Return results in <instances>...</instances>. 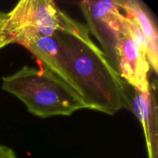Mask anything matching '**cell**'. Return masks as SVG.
<instances>
[{
	"instance_id": "obj_1",
	"label": "cell",
	"mask_w": 158,
	"mask_h": 158,
	"mask_svg": "<svg viewBox=\"0 0 158 158\" xmlns=\"http://www.w3.org/2000/svg\"><path fill=\"white\" fill-rule=\"evenodd\" d=\"M59 46L53 73L71 86L88 109L114 115L126 106V83L94 43L87 27L54 34Z\"/></svg>"
},
{
	"instance_id": "obj_2",
	"label": "cell",
	"mask_w": 158,
	"mask_h": 158,
	"mask_svg": "<svg viewBox=\"0 0 158 158\" xmlns=\"http://www.w3.org/2000/svg\"><path fill=\"white\" fill-rule=\"evenodd\" d=\"M2 89L19 100L40 118L68 117L88 109L83 98L60 77L40 64L23 66L2 78Z\"/></svg>"
},
{
	"instance_id": "obj_3",
	"label": "cell",
	"mask_w": 158,
	"mask_h": 158,
	"mask_svg": "<svg viewBox=\"0 0 158 158\" xmlns=\"http://www.w3.org/2000/svg\"><path fill=\"white\" fill-rule=\"evenodd\" d=\"M86 25L71 18L52 0H22L8 12L4 28L3 48L9 37L21 31H35L53 36L59 31L77 32Z\"/></svg>"
},
{
	"instance_id": "obj_4",
	"label": "cell",
	"mask_w": 158,
	"mask_h": 158,
	"mask_svg": "<svg viewBox=\"0 0 158 158\" xmlns=\"http://www.w3.org/2000/svg\"><path fill=\"white\" fill-rule=\"evenodd\" d=\"M80 8L88 31L100 43L102 51L113 66L116 46L127 29L126 15L117 0L82 1Z\"/></svg>"
},
{
	"instance_id": "obj_5",
	"label": "cell",
	"mask_w": 158,
	"mask_h": 158,
	"mask_svg": "<svg viewBox=\"0 0 158 158\" xmlns=\"http://www.w3.org/2000/svg\"><path fill=\"white\" fill-rule=\"evenodd\" d=\"M113 67L128 85L142 93H150L151 66L144 52L128 32L127 26L116 46Z\"/></svg>"
},
{
	"instance_id": "obj_6",
	"label": "cell",
	"mask_w": 158,
	"mask_h": 158,
	"mask_svg": "<svg viewBox=\"0 0 158 158\" xmlns=\"http://www.w3.org/2000/svg\"><path fill=\"white\" fill-rule=\"evenodd\" d=\"M120 9L131 16L144 36L148 44L147 60L157 73L158 68V35L155 22L148 7L137 0H117Z\"/></svg>"
},
{
	"instance_id": "obj_7",
	"label": "cell",
	"mask_w": 158,
	"mask_h": 158,
	"mask_svg": "<svg viewBox=\"0 0 158 158\" xmlns=\"http://www.w3.org/2000/svg\"><path fill=\"white\" fill-rule=\"evenodd\" d=\"M126 94V106L133 112L143 127L146 138L147 145L150 154V157L153 155V106L151 98V93H142L132 87L126 83L125 85Z\"/></svg>"
},
{
	"instance_id": "obj_8",
	"label": "cell",
	"mask_w": 158,
	"mask_h": 158,
	"mask_svg": "<svg viewBox=\"0 0 158 158\" xmlns=\"http://www.w3.org/2000/svg\"><path fill=\"white\" fill-rule=\"evenodd\" d=\"M8 12L0 11V49H3V40H4V28L7 20Z\"/></svg>"
},
{
	"instance_id": "obj_9",
	"label": "cell",
	"mask_w": 158,
	"mask_h": 158,
	"mask_svg": "<svg viewBox=\"0 0 158 158\" xmlns=\"http://www.w3.org/2000/svg\"><path fill=\"white\" fill-rule=\"evenodd\" d=\"M0 158H18L15 151L9 147L0 144Z\"/></svg>"
}]
</instances>
